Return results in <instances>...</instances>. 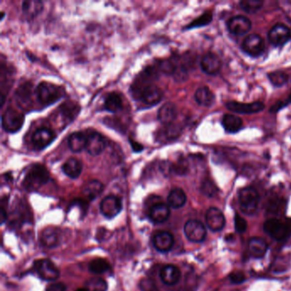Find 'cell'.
<instances>
[{
  "mask_svg": "<svg viewBox=\"0 0 291 291\" xmlns=\"http://www.w3.org/2000/svg\"><path fill=\"white\" fill-rule=\"evenodd\" d=\"M38 101L44 106H49L59 101L65 94L63 87L55 85L53 83L40 82L34 91Z\"/></svg>",
  "mask_w": 291,
  "mask_h": 291,
  "instance_id": "obj_1",
  "label": "cell"
},
{
  "mask_svg": "<svg viewBox=\"0 0 291 291\" xmlns=\"http://www.w3.org/2000/svg\"><path fill=\"white\" fill-rule=\"evenodd\" d=\"M49 178V172L45 166L34 164L25 175L22 181V186L24 187L25 190L34 191L46 184Z\"/></svg>",
  "mask_w": 291,
  "mask_h": 291,
  "instance_id": "obj_2",
  "label": "cell"
},
{
  "mask_svg": "<svg viewBox=\"0 0 291 291\" xmlns=\"http://www.w3.org/2000/svg\"><path fill=\"white\" fill-rule=\"evenodd\" d=\"M239 204L244 215H253L256 213L260 202V196L257 190L252 187H245L240 190Z\"/></svg>",
  "mask_w": 291,
  "mask_h": 291,
  "instance_id": "obj_3",
  "label": "cell"
},
{
  "mask_svg": "<svg viewBox=\"0 0 291 291\" xmlns=\"http://www.w3.org/2000/svg\"><path fill=\"white\" fill-rule=\"evenodd\" d=\"M24 115L18 110L9 107L3 112L1 118L2 127L9 133L18 132L24 123Z\"/></svg>",
  "mask_w": 291,
  "mask_h": 291,
  "instance_id": "obj_4",
  "label": "cell"
},
{
  "mask_svg": "<svg viewBox=\"0 0 291 291\" xmlns=\"http://www.w3.org/2000/svg\"><path fill=\"white\" fill-rule=\"evenodd\" d=\"M264 230L275 240L282 241L291 236V225L289 222L274 218L265 222Z\"/></svg>",
  "mask_w": 291,
  "mask_h": 291,
  "instance_id": "obj_5",
  "label": "cell"
},
{
  "mask_svg": "<svg viewBox=\"0 0 291 291\" xmlns=\"http://www.w3.org/2000/svg\"><path fill=\"white\" fill-rule=\"evenodd\" d=\"M34 267L40 279L46 281H55L60 275L58 268L49 259H40L34 261Z\"/></svg>",
  "mask_w": 291,
  "mask_h": 291,
  "instance_id": "obj_6",
  "label": "cell"
},
{
  "mask_svg": "<svg viewBox=\"0 0 291 291\" xmlns=\"http://www.w3.org/2000/svg\"><path fill=\"white\" fill-rule=\"evenodd\" d=\"M184 235L190 242H201L206 238L207 230L204 225L197 220L187 221L184 227Z\"/></svg>",
  "mask_w": 291,
  "mask_h": 291,
  "instance_id": "obj_7",
  "label": "cell"
},
{
  "mask_svg": "<svg viewBox=\"0 0 291 291\" xmlns=\"http://www.w3.org/2000/svg\"><path fill=\"white\" fill-rule=\"evenodd\" d=\"M242 48L248 55L257 58L265 51V42L259 34H250L242 42Z\"/></svg>",
  "mask_w": 291,
  "mask_h": 291,
  "instance_id": "obj_8",
  "label": "cell"
},
{
  "mask_svg": "<svg viewBox=\"0 0 291 291\" xmlns=\"http://www.w3.org/2000/svg\"><path fill=\"white\" fill-rule=\"evenodd\" d=\"M291 33L290 28L282 24L274 25L268 33L270 43L274 46H283L291 40Z\"/></svg>",
  "mask_w": 291,
  "mask_h": 291,
  "instance_id": "obj_9",
  "label": "cell"
},
{
  "mask_svg": "<svg viewBox=\"0 0 291 291\" xmlns=\"http://www.w3.org/2000/svg\"><path fill=\"white\" fill-rule=\"evenodd\" d=\"M122 209V203L119 197L116 196H108L102 200L100 203V211L102 215L108 219L116 217Z\"/></svg>",
  "mask_w": 291,
  "mask_h": 291,
  "instance_id": "obj_10",
  "label": "cell"
},
{
  "mask_svg": "<svg viewBox=\"0 0 291 291\" xmlns=\"http://www.w3.org/2000/svg\"><path fill=\"white\" fill-rule=\"evenodd\" d=\"M227 108L229 111L242 115H251L261 112L265 109V105L261 102H254L250 104L239 103V102H228Z\"/></svg>",
  "mask_w": 291,
  "mask_h": 291,
  "instance_id": "obj_11",
  "label": "cell"
},
{
  "mask_svg": "<svg viewBox=\"0 0 291 291\" xmlns=\"http://www.w3.org/2000/svg\"><path fill=\"white\" fill-rule=\"evenodd\" d=\"M56 138L53 130L47 127H41L34 132L32 136V144L37 150H44L52 144Z\"/></svg>",
  "mask_w": 291,
  "mask_h": 291,
  "instance_id": "obj_12",
  "label": "cell"
},
{
  "mask_svg": "<svg viewBox=\"0 0 291 291\" xmlns=\"http://www.w3.org/2000/svg\"><path fill=\"white\" fill-rule=\"evenodd\" d=\"M251 22L243 15H236L228 20L227 28L230 33L235 35H243L251 28Z\"/></svg>",
  "mask_w": 291,
  "mask_h": 291,
  "instance_id": "obj_13",
  "label": "cell"
},
{
  "mask_svg": "<svg viewBox=\"0 0 291 291\" xmlns=\"http://www.w3.org/2000/svg\"><path fill=\"white\" fill-rule=\"evenodd\" d=\"M106 142L99 132H92L87 136L86 150L91 156H98L105 150Z\"/></svg>",
  "mask_w": 291,
  "mask_h": 291,
  "instance_id": "obj_14",
  "label": "cell"
},
{
  "mask_svg": "<svg viewBox=\"0 0 291 291\" xmlns=\"http://www.w3.org/2000/svg\"><path fill=\"white\" fill-rule=\"evenodd\" d=\"M152 243L157 251L166 253L172 249L175 244V238L169 232H158L154 235Z\"/></svg>",
  "mask_w": 291,
  "mask_h": 291,
  "instance_id": "obj_15",
  "label": "cell"
},
{
  "mask_svg": "<svg viewBox=\"0 0 291 291\" xmlns=\"http://www.w3.org/2000/svg\"><path fill=\"white\" fill-rule=\"evenodd\" d=\"M206 222L212 232H220L226 225L223 213L217 208H210L206 214Z\"/></svg>",
  "mask_w": 291,
  "mask_h": 291,
  "instance_id": "obj_16",
  "label": "cell"
},
{
  "mask_svg": "<svg viewBox=\"0 0 291 291\" xmlns=\"http://www.w3.org/2000/svg\"><path fill=\"white\" fill-rule=\"evenodd\" d=\"M40 242L46 248H55L60 243L61 232L58 228L49 227L45 228L40 233Z\"/></svg>",
  "mask_w": 291,
  "mask_h": 291,
  "instance_id": "obj_17",
  "label": "cell"
},
{
  "mask_svg": "<svg viewBox=\"0 0 291 291\" xmlns=\"http://www.w3.org/2000/svg\"><path fill=\"white\" fill-rule=\"evenodd\" d=\"M221 65L222 62L220 57L213 53H207L201 61L202 71L209 75L218 74L221 71Z\"/></svg>",
  "mask_w": 291,
  "mask_h": 291,
  "instance_id": "obj_18",
  "label": "cell"
},
{
  "mask_svg": "<svg viewBox=\"0 0 291 291\" xmlns=\"http://www.w3.org/2000/svg\"><path fill=\"white\" fill-rule=\"evenodd\" d=\"M170 216L169 205L163 202H157L150 207L149 217L155 224L163 223L168 221Z\"/></svg>",
  "mask_w": 291,
  "mask_h": 291,
  "instance_id": "obj_19",
  "label": "cell"
},
{
  "mask_svg": "<svg viewBox=\"0 0 291 291\" xmlns=\"http://www.w3.org/2000/svg\"><path fill=\"white\" fill-rule=\"evenodd\" d=\"M163 98V92L155 84H150L144 88L139 97L138 101H141L148 105H155L158 104Z\"/></svg>",
  "mask_w": 291,
  "mask_h": 291,
  "instance_id": "obj_20",
  "label": "cell"
},
{
  "mask_svg": "<svg viewBox=\"0 0 291 291\" xmlns=\"http://www.w3.org/2000/svg\"><path fill=\"white\" fill-rule=\"evenodd\" d=\"M177 115H178V110L176 105L171 102H169L160 108L157 113V117L161 123H163L164 126H168L174 123L175 119L177 118Z\"/></svg>",
  "mask_w": 291,
  "mask_h": 291,
  "instance_id": "obj_21",
  "label": "cell"
},
{
  "mask_svg": "<svg viewBox=\"0 0 291 291\" xmlns=\"http://www.w3.org/2000/svg\"><path fill=\"white\" fill-rule=\"evenodd\" d=\"M160 278L165 285H175L180 280V270L174 265H166L160 272Z\"/></svg>",
  "mask_w": 291,
  "mask_h": 291,
  "instance_id": "obj_22",
  "label": "cell"
},
{
  "mask_svg": "<svg viewBox=\"0 0 291 291\" xmlns=\"http://www.w3.org/2000/svg\"><path fill=\"white\" fill-rule=\"evenodd\" d=\"M86 141H87V136L81 132H72L68 136L67 144L71 151L79 153L84 149H86Z\"/></svg>",
  "mask_w": 291,
  "mask_h": 291,
  "instance_id": "obj_23",
  "label": "cell"
},
{
  "mask_svg": "<svg viewBox=\"0 0 291 291\" xmlns=\"http://www.w3.org/2000/svg\"><path fill=\"white\" fill-rule=\"evenodd\" d=\"M195 100L201 106L210 107L215 103V96L209 87L202 86L195 92Z\"/></svg>",
  "mask_w": 291,
  "mask_h": 291,
  "instance_id": "obj_24",
  "label": "cell"
},
{
  "mask_svg": "<svg viewBox=\"0 0 291 291\" xmlns=\"http://www.w3.org/2000/svg\"><path fill=\"white\" fill-rule=\"evenodd\" d=\"M268 249L267 242L261 237H253L248 241V251L254 258L263 257Z\"/></svg>",
  "mask_w": 291,
  "mask_h": 291,
  "instance_id": "obj_25",
  "label": "cell"
},
{
  "mask_svg": "<svg viewBox=\"0 0 291 291\" xmlns=\"http://www.w3.org/2000/svg\"><path fill=\"white\" fill-rule=\"evenodd\" d=\"M83 165L80 160L69 158L61 167L62 172L70 178H77L82 172Z\"/></svg>",
  "mask_w": 291,
  "mask_h": 291,
  "instance_id": "obj_26",
  "label": "cell"
},
{
  "mask_svg": "<svg viewBox=\"0 0 291 291\" xmlns=\"http://www.w3.org/2000/svg\"><path fill=\"white\" fill-rule=\"evenodd\" d=\"M43 2L40 0L23 1L22 4V12L28 18L33 19L43 11Z\"/></svg>",
  "mask_w": 291,
  "mask_h": 291,
  "instance_id": "obj_27",
  "label": "cell"
},
{
  "mask_svg": "<svg viewBox=\"0 0 291 291\" xmlns=\"http://www.w3.org/2000/svg\"><path fill=\"white\" fill-rule=\"evenodd\" d=\"M222 126L226 132L236 133L242 128L243 122L240 117L227 114L222 118Z\"/></svg>",
  "mask_w": 291,
  "mask_h": 291,
  "instance_id": "obj_28",
  "label": "cell"
},
{
  "mask_svg": "<svg viewBox=\"0 0 291 291\" xmlns=\"http://www.w3.org/2000/svg\"><path fill=\"white\" fill-rule=\"evenodd\" d=\"M186 195L180 188H175L169 192L168 202L169 207L173 209H180L186 202Z\"/></svg>",
  "mask_w": 291,
  "mask_h": 291,
  "instance_id": "obj_29",
  "label": "cell"
},
{
  "mask_svg": "<svg viewBox=\"0 0 291 291\" xmlns=\"http://www.w3.org/2000/svg\"><path fill=\"white\" fill-rule=\"evenodd\" d=\"M104 190V184L100 181L91 180L83 187V195L89 200H93L101 195Z\"/></svg>",
  "mask_w": 291,
  "mask_h": 291,
  "instance_id": "obj_30",
  "label": "cell"
},
{
  "mask_svg": "<svg viewBox=\"0 0 291 291\" xmlns=\"http://www.w3.org/2000/svg\"><path fill=\"white\" fill-rule=\"evenodd\" d=\"M180 132V127L178 125H175V123L164 126V128L162 129L158 134V140L162 142L173 141L178 138Z\"/></svg>",
  "mask_w": 291,
  "mask_h": 291,
  "instance_id": "obj_31",
  "label": "cell"
},
{
  "mask_svg": "<svg viewBox=\"0 0 291 291\" xmlns=\"http://www.w3.org/2000/svg\"><path fill=\"white\" fill-rule=\"evenodd\" d=\"M122 98L117 92H112L108 94L105 100V110L111 113H116L122 109Z\"/></svg>",
  "mask_w": 291,
  "mask_h": 291,
  "instance_id": "obj_32",
  "label": "cell"
},
{
  "mask_svg": "<svg viewBox=\"0 0 291 291\" xmlns=\"http://www.w3.org/2000/svg\"><path fill=\"white\" fill-rule=\"evenodd\" d=\"M80 107L75 102H65L63 105L60 107V112L61 115L68 119V120H73L76 118L78 114L80 113Z\"/></svg>",
  "mask_w": 291,
  "mask_h": 291,
  "instance_id": "obj_33",
  "label": "cell"
},
{
  "mask_svg": "<svg viewBox=\"0 0 291 291\" xmlns=\"http://www.w3.org/2000/svg\"><path fill=\"white\" fill-rule=\"evenodd\" d=\"M31 85L29 83H25L18 87L15 92V97L18 101L19 105L22 106H28V104L31 103Z\"/></svg>",
  "mask_w": 291,
  "mask_h": 291,
  "instance_id": "obj_34",
  "label": "cell"
},
{
  "mask_svg": "<svg viewBox=\"0 0 291 291\" xmlns=\"http://www.w3.org/2000/svg\"><path fill=\"white\" fill-rule=\"evenodd\" d=\"M89 271L94 274H103L108 272L111 266L105 259L103 258H96L89 263Z\"/></svg>",
  "mask_w": 291,
  "mask_h": 291,
  "instance_id": "obj_35",
  "label": "cell"
},
{
  "mask_svg": "<svg viewBox=\"0 0 291 291\" xmlns=\"http://www.w3.org/2000/svg\"><path fill=\"white\" fill-rule=\"evenodd\" d=\"M267 76H268L270 82L272 83L273 86H277V87L284 86L286 83L288 82L289 80L288 74L280 70L271 72V73L267 74Z\"/></svg>",
  "mask_w": 291,
  "mask_h": 291,
  "instance_id": "obj_36",
  "label": "cell"
},
{
  "mask_svg": "<svg viewBox=\"0 0 291 291\" xmlns=\"http://www.w3.org/2000/svg\"><path fill=\"white\" fill-rule=\"evenodd\" d=\"M88 291H106L107 283L101 278H93L86 281L85 286Z\"/></svg>",
  "mask_w": 291,
  "mask_h": 291,
  "instance_id": "obj_37",
  "label": "cell"
},
{
  "mask_svg": "<svg viewBox=\"0 0 291 291\" xmlns=\"http://www.w3.org/2000/svg\"><path fill=\"white\" fill-rule=\"evenodd\" d=\"M239 4L246 12L255 13L259 11L263 6V1H261V0H243V1H241Z\"/></svg>",
  "mask_w": 291,
  "mask_h": 291,
  "instance_id": "obj_38",
  "label": "cell"
},
{
  "mask_svg": "<svg viewBox=\"0 0 291 291\" xmlns=\"http://www.w3.org/2000/svg\"><path fill=\"white\" fill-rule=\"evenodd\" d=\"M178 65L172 59H164L160 61L157 69L167 75H174Z\"/></svg>",
  "mask_w": 291,
  "mask_h": 291,
  "instance_id": "obj_39",
  "label": "cell"
},
{
  "mask_svg": "<svg viewBox=\"0 0 291 291\" xmlns=\"http://www.w3.org/2000/svg\"><path fill=\"white\" fill-rule=\"evenodd\" d=\"M212 18H213V15H212V13L210 11H207V12L203 13L202 15H200L199 17L195 19L193 22L188 25L186 27V29L199 28V27H203V26L209 24L211 22Z\"/></svg>",
  "mask_w": 291,
  "mask_h": 291,
  "instance_id": "obj_40",
  "label": "cell"
},
{
  "mask_svg": "<svg viewBox=\"0 0 291 291\" xmlns=\"http://www.w3.org/2000/svg\"><path fill=\"white\" fill-rule=\"evenodd\" d=\"M173 173L177 175H185L189 171L188 162L184 157H181L177 160V162L172 163Z\"/></svg>",
  "mask_w": 291,
  "mask_h": 291,
  "instance_id": "obj_41",
  "label": "cell"
},
{
  "mask_svg": "<svg viewBox=\"0 0 291 291\" xmlns=\"http://www.w3.org/2000/svg\"><path fill=\"white\" fill-rule=\"evenodd\" d=\"M201 190H202V193L204 194L205 196H209V197L215 196L218 191L217 187L210 179H207L202 183Z\"/></svg>",
  "mask_w": 291,
  "mask_h": 291,
  "instance_id": "obj_42",
  "label": "cell"
},
{
  "mask_svg": "<svg viewBox=\"0 0 291 291\" xmlns=\"http://www.w3.org/2000/svg\"><path fill=\"white\" fill-rule=\"evenodd\" d=\"M139 288L142 291H158L156 283L150 278L142 279L139 283Z\"/></svg>",
  "mask_w": 291,
  "mask_h": 291,
  "instance_id": "obj_43",
  "label": "cell"
},
{
  "mask_svg": "<svg viewBox=\"0 0 291 291\" xmlns=\"http://www.w3.org/2000/svg\"><path fill=\"white\" fill-rule=\"evenodd\" d=\"M247 227H248L247 221L236 214L235 215V228H236V232L239 233H244L247 230Z\"/></svg>",
  "mask_w": 291,
  "mask_h": 291,
  "instance_id": "obj_44",
  "label": "cell"
},
{
  "mask_svg": "<svg viewBox=\"0 0 291 291\" xmlns=\"http://www.w3.org/2000/svg\"><path fill=\"white\" fill-rule=\"evenodd\" d=\"M230 279L232 282L236 284V285H239V284L245 281V276L241 272H235V273H232Z\"/></svg>",
  "mask_w": 291,
  "mask_h": 291,
  "instance_id": "obj_45",
  "label": "cell"
},
{
  "mask_svg": "<svg viewBox=\"0 0 291 291\" xmlns=\"http://www.w3.org/2000/svg\"><path fill=\"white\" fill-rule=\"evenodd\" d=\"M66 289L63 283H54L46 288V291H66Z\"/></svg>",
  "mask_w": 291,
  "mask_h": 291,
  "instance_id": "obj_46",
  "label": "cell"
},
{
  "mask_svg": "<svg viewBox=\"0 0 291 291\" xmlns=\"http://www.w3.org/2000/svg\"><path fill=\"white\" fill-rule=\"evenodd\" d=\"M87 291V289H86V287H85V288L78 289V290H76V291Z\"/></svg>",
  "mask_w": 291,
  "mask_h": 291,
  "instance_id": "obj_47",
  "label": "cell"
},
{
  "mask_svg": "<svg viewBox=\"0 0 291 291\" xmlns=\"http://www.w3.org/2000/svg\"><path fill=\"white\" fill-rule=\"evenodd\" d=\"M289 103H291V95H290V98H289Z\"/></svg>",
  "mask_w": 291,
  "mask_h": 291,
  "instance_id": "obj_48",
  "label": "cell"
}]
</instances>
